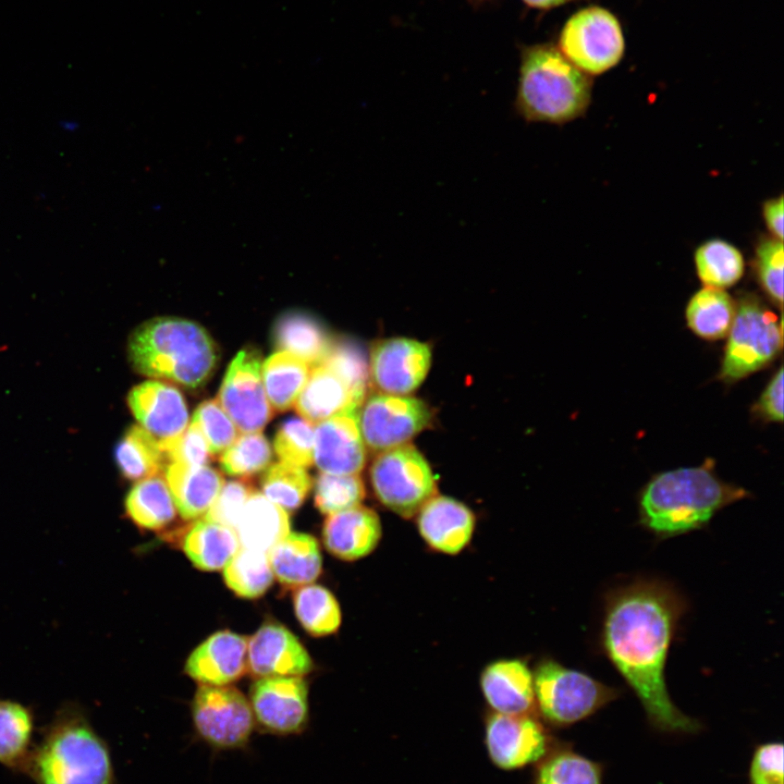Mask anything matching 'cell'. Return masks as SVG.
I'll return each instance as SVG.
<instances>
[{"label": "cell", "mask_w": 784, "mask_h": 784, "mask_svg": "<svg viewBox=\"0 0 784 784\" xmlns=\"http://www.w3.org/2000/svg\"><path fill=\"white\" fill-rule=\"evenodd\" d=\"M34 770L39 784H113L107 745L74 707L57 715L36 754Z\"/></svg>", "instance_id": "cell-5"}, {"label": "cell", "mask_w": 784, "mask_h": 784, "mask_svg": "<svg viewBox=\"0 0 784 784\" xmlns=\"http://www.w3.org/2000/svg\"><path fill=\"white\" fill-rule=\"evenodd\" d=\"M365 486L358 474L319 473L315 479L314 501L323 514L332 515L360 505Z\"/></svg>", "instance_id": "cell-40"}, {"label": "cell", "mask_w": 784, "mask_h": 784, "mask_svg": "<svg viewBox=\"0 0 784 784\" xmlns=\"http://www.w3.org/2000/svg\"><path fill=\"white\" fill-rule=\"evenodd\" d=\"M192 719L199 738L215 749L244 748L254 730L249 701L225 685H200L192 702Z\"/></svg>", "instance_id": "cell-10"}, {"label": "cell", "mask_w": 784, "mask_h": 784, "mask_svg": "<svg viewBox=\"0 0 784 784\" xmlns=\"http://www.w3.org/2000/svg\"><path fill=\"white\" fill-rule=\"evenodd\" d=\"M485 745L497 768L513 771L544 758L549 736L532 714L492 712L485 719Z\"/></svg>", "instance_id": "cell-13"}, {"label": "cell", "mask_w": 784, "mask_h": 784, "mask_svg": "<svg viewBox=\"0 0 784 784\" xmlns=\"http://www.w3.org/2000/svg\"><path fill=\"white\" fill-rule=\"evenodd\" d=\"M534 690L540 714L555 726L576 723L617 696L616 689L551 659L538 663Z\"/></svg>", "instance_id": "cell-6"}, {"label": "cell", "mask_w": 784, "mask_h": 784, "mask_svg": "<svg viewBox=\"0 0 784 784\" xmlns=\"http://www.w3.org/2000/svg\"><path fill=\"white\" fill-rule=\"evenodd\" d=\"M33 728L34 719L27 707L0 699V763L17 767L25 760Z\"/></svg>", "instance_id": "cell-36"}, {"label": "cell", "mask_w": 784, "mask_h": 784, "mask_svg": "<svg viewBox=\"0 0 784 784\" xmlns=\"http://www.w3.org/2000/svg\"><path fill=\"white\" fill-rule=\"evenodd\" d=\"M476 518L464 503L444 495H433L418 511L420 536L433 550L457 554L470 541Z\"/></svg>", "instance_id": "cell-20"}, {"label": "cell", "mask_w": 784, "mask_h": 784, "mask_svg": "<svg viewBox=\"0 0 784 784\" xmlns=\"http://www.w3.org/2000/svg\"><path fill=\"white\" fill-rule=\"evenodd\" d=\"M226 586L237 596L255 599L271 586L273 573L267 552L240 547L223 567Z\"/></svg>", "instance_id": "cell-34"}, {"label": "cell", "mask_w": 784, "mask_h": 784, "mask_svg": "<svg viewBox=\"0 0 784 784\" xmlns=\"http://www.w3.org/2000/svg\"><path fill=\"white\" fill-rule=\"evenodd\" d=\"M559 50L588 75L614 68L623 58L625 41L616 16L601 7L574 13L564 24Z\"/></svg>", "instance_id": "cell-9"}, {"label": "cell", "mask_w": 784, "mask_h": 784, "mask_svg": "<svg viewBox=\"0 0 784 784\" xmlns=\"http://www.w3.org/2000/svg\"><path fill=\"white\" fill-rule=\"evenodd\" d=\"M483 697L492 712L530 714L534 710V674L518 659H503L488 664L480 675Z\"/></svg>", "instance_id": "cell-21"}, {"label": "cell", "mask_w": 784, "mask_h": 784, "mask_svg": "<svg viewBox=\"0 0 784 784\" xmlns=\"http://www.w3.org/2000/svg\"><path fill=\"white\" fill-rule=\"evenodd\" d=\"M310 370L305 360L283 351L273 353L264 362L262 382L273 411L284 413L294 405Z\"/></svg>", "instance_id": "cell-30"}, {"label": "cell", "mask_w": 784, "mask_h": 784, "mask_svg": "<svg viewBox=\"0 0 784 784\" xmlns=\"http://www.w3.org/2000/svg\"><path fill=\"white\" fill-rule=\"evenodd\" d=\"M256 491L249 478H238L223 483L205 518L235 528L249 497Z\"/></svg>", "instance_id": "cell-46"}, {"label": "cell", "mask_w": 784, "mask_h": 784, "mask_svg": "<svg viewBox=\"0 0 784 784\" xmlns=\"http://www.w3.org/2000/svg\"><path fill=\"white\" fill-rule=\"evenodd\" d=\"M535 784H601L599 767L568 750L556 751L541 759Z\"/></svg>", "instance_id": "cell-41"}, {"label": "cell", "mask_w": 784, "mask_h": 784, "mask_svg": "<svg viewBox=\"0 0 784 784\" xmlns=\"http://www.w3.org/2000/svg\"><path fill=\"white\" fill-rule=\"evenodd\" d=\"M747 495L745 489L722 481L712 462L681 467L654 476L645 486L639 497L640 524L666 539L702 528L718 511Z\"/></svg>", "instance_id": "cell-2"}, {"label": "cell", "mask_w": 784, "mask_h": 784, "mask_svg": "<svg viewBox=\"0 0 784 784\" xmlns=\"http://www.w3.org/2000/svg\"><path fill=\"white\" fill-rule=\"evenodd\" d=\"M181 538L186 556L204 571L223 568L241 547L233 528L207 518L185 527Z\"/></svg>", "instance_id": "cell-27"}, {"label": "cell", "mask_w": 784, "mask_h": 784, "mask_svg": "<svg viewBox=\"0 0 784 784\" xmlns=\"http://www.w3.org/2000/svg\"><path fill=\"white\" fill-rule=\"evenodd\" d=\"M315 428L306 419L291 417L277 429L273 448L280 462L309 467L314 462Z\"/></svg>", "instance_id": "cell-42"}, {"label": "cell", "mask_w": 784, "mask_h": 784, "mask_svg": "<svg viewBox=\"0 0 784 784\" xmlns=\"http://www.w3.org/2000/svg\"><path fill=\"white\" fill-rule=\"evenodd\" d=\"M735 315V305L722 289L705 286L693 295L686 308L687 324L706 340L727 335Z\"/></svg>", "instance_id": "cell-32"}, {"label": "cell", "mask_w": 784, "mask_h": 784, "mask_svg": "<svg viewBox=\"0 0 784 784\" xmlns=\"http://www.w3.org/2000/svg\"><path fill=\"white\" fill-rule=\"evenodd\" d=\"M164 473L176 510L185 520L207 513L224 483L222 474L208 465L170 463Z\"/></svg>", "instance_id": "cell-23"}, {"label": "cell", "mask_w": 784, "mask_h": 784, "mask_svg": "<svg viewBox=\"0 0 784 784\" xmlns=\"http://www.w3.org/2000/svg\"><path fill=\"white\" fill-rule=\"evenodd\" d=\"M247 642L230 630L215 633L192 652L185 672L201 685H228L247 672Z\"/></svg>", "instance_id": "cell-19"}, {"label": "cell", "mask_w": 784, "mask_h": 784, "mask_svg": "<svg viewBox=\"0 0 784 784\" xmlns=\"http://www.w3.org/2000/svg\"><path fill=\"white\" fill-rule=\"evenodd\" d=\"M127 404L138 425L163 442L180 436L188 424V411L177 388L147 380L131 389Z\"/></svg>", "instance_id": "cell-18"}, {"label": "cell", "mask_w": 784, "mask_h": 784, "mask_svg": "<svg viewBox=\"0 0 784 784\" xmlns=\"http://www.w3.org/2000/svg\"><path fill=\"white\" fill-rule=\"evenodd\" d=\"M115 464L123 478L142 480L164 470L167 462L156 438L139 425L131 426L114 449Z\"/></svg>", "instance_id": "cell-31"}, {"label": "cell", "mask_w": 784, "mask_h": 784, "mask_svg": "<svg viewBox=\"0 0 784 784\" xmlns=\"http://www.w3.org/2000/svg\"><path fill=\"white\" fill-rule=\"evenodd\" d=\"M278 351L289 352L311 367L324 357L332 338L324 324L313 314L289 309L278 316L271 332Z\"/></svg>", "instance_id": "cell-24"}, {"label": "cell", "mask_w": 784, "mask_h": 784, "mask_svg": "<svg viewBox=\"0 0 784 784\" xmlns=\"http://www.w3.org/2000/svg\"><path fill=\"white\" fill-rule=\"evenodd\" d=\"M686 608L683 596L670 584L640 579L608 595L602 622L604 653L649 720L671 732H693L698 726L672 702L664 678L669 648Z\"/></svg>", "instance_id": "cell-1"}, {"label": "cell", "mask_w": 784, "mask_h": 784, "mask_svg": "<svg viewBox=\"0 0 784 784\" xmlns=\"http://www.w3.org/2000/svg\"><path fill=\"white\" fill-rule=\"evenodd\" d=\"M271 571L285 588H298L316 580L321 573L317 540L307 534L289 532L267 552Z\"/></svg>", "instance_id": "cell-26"}, {"label": "cell", "mask_w": 784, "mask_h": 784, "mask_svg": "<svg viewBox=\"0 0 784 784\" xmlns=\"http://www.w3.org/2000/svg\"><path fill=\"white\" fill-rule=\"evenodd\" d=\"M756 409L771 421L783 420V367L774 373L760 395Z\"/></svg>", "instance_id": "cell-48"}, {"label": "cell", "mask_w": 784, "mask_h": 784, "mask_svg": "<svg viewBox=\"0 0 784 784\" xmlns=\"http://www.w3.org/2000/svg\"><path fill=\"white\" fill-rule=\"evenodd\" d=\"M720 378L737 381L770 364L782 348V322L756 296L746 295L735 315Z\"/></svg>", "instance_id": "cell-7"}, {"label": "cell", "mask_w": 784, "mask_h": 784, "mask_svg": "<svg viewBox=\"0 0 784 784\" xmlns=\"http://www.w3.org/2000/svg\"><path fill=\"white\" fill-rule=\"evenodd\" d=\"M526 4L537 9H551L572 0H523Z\"/></svg>", "instance_id": "cell-50"}, {"label": "cell", "mask_w": 784, "mask_h": 784, "mask_svg": "<svg viewBox=\"0 0 784 784\" xmlns=\"http://www.w3.org/2000/svg\"><path fill=\"white\" fill-rule=\"evenodd\" d=\"M346 383L330 368L318 364L299 392L296 413L314 424L343 412L360 408Z\"/></svg>", "instance_id": "cell-25"}, {"label": "cell", "mask_w": 784, "mask_h": 784, "mask_svg": "<svg viewBox=\"0 0 784 784\" xmlns=\"http://www.w3.org/2000/svg\"><path fill=\"white\" fill-rule=\"evenodd\" d=\"M297 620L311 636L334 634L341 625V610L333 593L319 585L298 587L293 595Z\"/></svg>", "instance_id": "cell-35"}, {"label": "cell", "mask_w": 784, "mask_h": 784, "mask_svg": "<svg viewBox=\"0 0 784 784\" xmlns=\"http://www.w3.org/2000/svg\"><path fill=\"white\" fill-rule=\"evenodd\" d=\"M192 421L200 429L213 455L222 453L236 440V426L218 400L201 402L196 407Z\"/></svg>", "instance_id": "cell-43"}, {"label": "cell", "mask_w": 784, "mask_h": 784, "mask_svg": "<svg viewBox=\"0 0 784 784\" xmlns=\"http://www.w3.org/2000/svg\"><path fill=\"white\" fill-rule=\"evenodd\" d=\"M249 703L256 722L268 733L298 734L308 723V686L301 676L258 678L250 687Z\"/></svg>", "instance_id": "cell-14"}, {"label": "cell", "mask_w": 784, "mask_h": 784, "mask_svg": "<svg viewBox=\"0 0 784 784\" xmlns=\"http://www.w3.org/2000/svg\"><path fill=\"white\" fill-rule=\"evenodd\" d=\"M695 265L700 281L710 287L725 289L737 283L745 270L742 253L723 240H710L695 253Z\"/></svg>", "instance_id": "cell-33"}, {"label": "cell", "mask_w": 784, "mask_h": 784, "mask_svg": "<svg viewBox=\"0 0 784 784\" xmlns=\"http://www.w3.org/2000/svg\"><path fill=\"white\" fill-rule=\"evenodd\" d=\"M783 196L765 201L762 208L769 231L780 241H783Z\"/></svg>", "instance_id": "cell-49"}, {"label": "cell", "mask_w": 784, "mask_h": 784, "mask_svg": "<svg viewBox=\"0 0 784 784\" xmlns=\"http://www.w3.org/2000/svg\"><path fill=\"white\" fill-rule=\"evenodd\" d=\"M591 88L589 75L558 47L529 46L522 51L515 110L527 122H569L588 108Z\"/></svg>", "instance_id": "cell-4"}, {"label": "cell", "mask_w": 784, "mask_h": 784, "mask_svg": "<svg viewBox=\"0 0 784 784\" xmlns=\"http://www.w3.org/2000/svg\"><path fill=\"white\" fill-rule=\"evenodd\" d=\"M783 241L765 238L756 250L758 279L768 296L781 308L783 304Z\"/></svg>", "instance_id": "cell-44"}, {"label": "cell", "mask_w": 784, "mask_h": 784, "mask_svg": "<svg viewBox=\"0 0 784 784\" xmlns=\"http://www.w3.org/2000/svg\"><path fill=\"white\" fill-rule=\"evenodd\" d=\"M431 365L427 343L392 338L377 342L370 352V382L382 393L408 395L425 380Z\"/></svg>", "instance_id": "cell-15"}, {"label": "cell", "mask_w": 784, "mask_h": 784, "mask_svg": "<svg viewBox=\"0 0 784 784\" xmlns=\"http://www.w3.org/2000/svg\"><path fill=\"white\" fill-rule=\"evenodd\" d=\"M241 547L268 552L290 531L287 512L255 491L234 528Z\"/></svg>", "instance_id": "cell-28"}, {"label": "cell", "mask_w": 784, "mask_h": 784, "mask_svg": "<svg viewBox=\"0 0 784 784\" xmlns=\"http://www.w3.org/2000/svg\"><path fill=\"white\" fill-rule=\"evenodd\" d=\"M377 499L402 517H412L437 492L436 478L422 454L412 444L380 452L370 467Z\"/></svg>", "instance_id": "cell-8"}, {"label": "cell", "mask_w": 784, "mask_h": 784, "mask_svg": "<svg viewBox=\"0 0 784 784\" xmlns=\"http://www.w3.org/2000/svg\"><path fill=\"white\" fill-rule=\"evenodd\" d=\"M335 372L363 405L370 384L369 360L364 350L348 339L333 340L319 363Z\"/></svg>", "instance_id": "cell-38"}, {"label": "cell", "mask_w": 784, "mask_h": 784, "mask_svg": "<svg viewBox=\"0 0 784 784\" xmlns=\"http://www.w3.org/2000/svg\"><path fill=\"white\" fill-rule=\"evenodd\" d=\"M167 465L183 463L187 465H208L213 460L208 443L200 429L193 421L177 437L159 442Z\"/></svg>", "instance_id": "cell-45"}, {"label": "cell", "mask_w": 784, "mask_h": 784, "mask_svg": "<svg viewBox=\"0 0 784 784\" xmlns=\"http://www.w3.org/2000/svg\"><path fill=\"white\" fill-rule=\"evenodd\" d=\"M751 784H783V745L770 743L760 746L750 767Z\"/></svg>", "instance_id": "cell-47"}, {"label": "cell", "mask_w": 784, "mask_h": 784, "mask_svg": "<svg viewBox=\"0 0 784 784\" xmlns=\"http://www.w3.org/2000/svg\"><path fill=\"white\" fill-rule=\"evenodd\" d=\"M359 408L358 420L365 444L382 452L406 444L431 419L427 404L411 395L376 393Z\"/></svg>", "instance_id": "cell-12"}, {"label": "cell", "mask_w": 784, "mask_h": 784, "mask_svg": "<svg viewBox=\"0 0 784 784\" xmlns=\"http://www.w3.org/2000/svg\"><path fill=\"white\" fill-rule=\"evenodd\" d=\"M262 357L254 346L243 347L230 363L218 402L241 432H260L273 417L262 382Z\"/></svg>", "instance_id": "cell-11"}, {"label": "cell", "mask_w": 784, "mask_h": 784, "mask_svg": "<svg viewBox=\"0 0 784 784\" xmlns=\"http://www.w3.org/2000/svg\"><path fill=\"white\" fill-rule=\"evenodd\" d=\"M124 512L142 530L162 531L176 517V506L160 474L138 480L124 499Z\"/></svg>", "instance_id": "cell-29"}, {"label": "cell", "mask_w": 784, "mask_h": 784, "mask_svg": "<svg viewBox=\"0 0 784 784\" xmlns=\"http://www.w3.org/2000/svg\"><path fill=\"white\" fill-rule=\"evenodd\" d=\"M311 669L307 650L278 622L267 621L248 639L247 671L255 677L302 676Z\"/></svg>", "instance_id": "cell-17"}, {"label": "cell", "mask_w": 784, "mask_h": 784, "mask_svg": "<svg viewBox=\"0 0 784 784\" xmlns=\"http://www.w3.org/2000/svg\"><path fill=\"white\" fill-rule=\"evenodd\" d=\"M271 461V445L261 432L243 434L225 449L219 458L223 473L240 478H249L264 471Z\"/></svg>", "instance_id": "cell-39"}, {"label": "cell", "mask_w": 784, "mask_h": 784, "mask_svg": "<svg viewBox=\"0 0 784 784\" xmlns=\"http://www.w3.org/2000/svg\"><path fill=\"white\" fill-rule=\"evenodd\" d=\"M359 408L350 409L317 422L314 437V461L328 474H358L366 463Z\"/></svg>", "instance_id": "cell-16"}, {"label": "cell", "mask_w": 784, "mask_h": 784, "mask_svg": "<svg viewBox=\"0 0 784 784\" xmlns=\"http://www.w3.org/2000/svg\"><path fill=\"white\" fill-rule=\"evenodd\" d=\"M378 514L366 506L329 515L323 524L322 540L326 549L335 558L355 561L370 554L381 538Z\"/></svg>", "instance_id": "cell-22"}, {"label": "cell", "mask_w": 784, "mask_h": 784, "mask_svg": "<svg viewBox=\"0 0 784 784\" xmlns=\"http://www.w3.org/2000/svg\"><path fill=\"white\" fill-rule=\"evenodd\" d=\"M127 355L136 372L188 389L204 385L219 359L217 344L204 327L172 316L139 324L130 336Z\"/></svg>", "instance_id": "cell-3"}, {"label": "cell", "mask_w": 784, "mask_h": 784, "mask_svg": "<svg viewBox=\"0 0 784 784\" xmlns=\"http://www.w3.org/2000/svg\"><path fill=\"white\" fill-rule=\"evenodd\" d=\"M313 480L306 469L279 462L270 464L260 479L262 494L286 512L297 510L308 495Z\"/></svg>", "instance_id": "cell-37"}]
</instances>
